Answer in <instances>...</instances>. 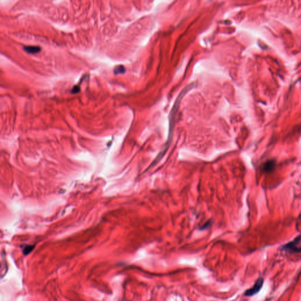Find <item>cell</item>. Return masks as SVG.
<instances>
[{
    "label": "cell",
    "mask_w": 301,
    "mask_h": 301,
    "mask_svg": "<svg viewBox=\"0 0 301 301\" xmlns=\"http://www.w3.org/2000/svg\"><path fill=\"white\" fill-rule=\"evenodd\" d=\"M24 49L25 52L28 54H36L41 51V48L39 46H25L24 47Z\"/></svg>",
    "instance_id": "5b68a950"
},
{
    "label": "cell",
    "mask_w": 301,
    "mask_h": 301,
    "mask_svg": "<svg viewBox=\"0 0 301 301\" xmlns=\"http://www.w3.org/2000/svg\"><path fill=\"white\" fill-rule=\"evenodd\" d=\"M194 87V85L193 84H191L189 85H188V87H187L182 91V93L180 94V95L178 96V98L177 99V101H176V102L175 103L172 110H171V114H170V136L171 135V129L173 128V124H174V118H175V113L177 112L178 108H179V104L181 102V101L182 98V97H184V95L185 94V93H187V92L188 91H189V90L192 89L193 87ZM169 136V137H170Z\"/></svg>",
    "instance_id": "6da1fadb"
},
{
    "label": "cell",
    "mask_w": 301,
    "mask_h": 301,
    "mask_svg": "<svg viewBox=\"0 0 301 301\" xmlns=\"http://www.w3.org/2000/svg\"><path fill=\"white\" fill-rule=\"evenodd\" d=\"M301 241V236L296 237L294 240L285 244L283 247L284 250L291 252H301V248L298 247V245Z\"/></svg>",
    "instance_id": "7a4b0ae2"
},
{
    "label": "cell",
    "mask_w": 301,
    "mask_h": 301,
    "mask_svg": "<svg viewBox=\"0 0 301 301\" xmlns=\"http://www.w3.org/2000/svg\"><path fill=\"white\" fill-rule=\"evenodd\" d=\"M276 167V161L274 160H270L266 161L262 167V170L265 172L270 173L274 171Z\"/></svg>",
    "instance_id": "277c9868"
},
{
    "label": "cell",
    "mask_w": 301,
    "mask_h": 301,
    "mask_svg": "<svg viewBox=\"0 0 301 301\" xmlns=\"http://www.w3.org/2000/svg\"><path fill=\"white\" fill-rule=\"evenodd\" d=\"M33 249H34V246H33V245H28V246L25 247L24 248L23 252H24L25 255H27V254H29L30 252H31L33 251Z\"/></svg>",
    "instance_id": "52a82bcc"
},
{
    "label": "cell",
    "mask_w": 301,
    "mask_h": 301,
    "mask_svg": "<svg viewBox=\"0 0 301 301\" xmlns=\"http://www.w3.org/2000/svg\"><path fill=\"white\" fill-rule=\"evenodd\" d=\"M263 285H264V279L262 278H258L256 280V281L255 282L254 286L251 288L248 289L245 292V295L248 296H251L256 295L261 290V289L262 288Z\"/></svg>",
    "instance_id": "3957f363"
},
{
    "label": "cell",
    "mask_w": 301,
    "mask_h": 301,
    "mask_svg": "<svg viewBox=\"0 0 301 301\" xmlns=\"http://www.w3.org/2000/svg\"><path fill=\"white\" fill-rule=\"evenodd\" d=\"M125 71V68L123 65H117L114 69V74L117 75L119 73H123Z\"/></svg>",
    "instance_id": "8992f818"
},
{
    "label": "cell",
    "mask_w": 301,
    "mask_h": 301,
    "mask_svg": "<svg viewBox=\"0 0 301 301\" xmlns=\"http://www.w3.org/2000/svg\"><path fill=\"white\" fill-rule=\"evenodd\" d=\"M80 91V88L78 85H75L73 87V88L71 90L72 94H77Z\"/></svg>",
    "instance_id": "ba28073f"
}]
</instances>
